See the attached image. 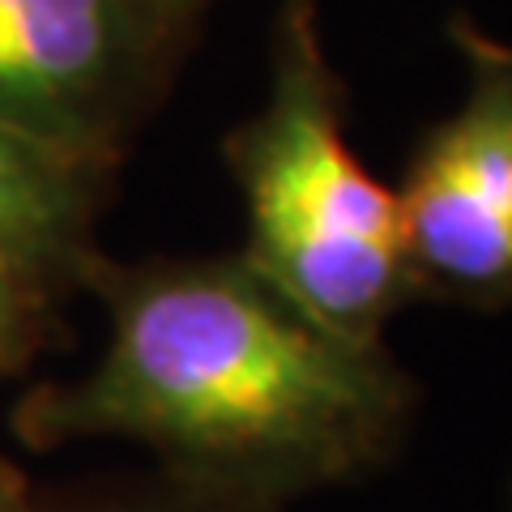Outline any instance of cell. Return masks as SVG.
I'll list each match as a JSON object with an SVG mask.
<instances>
[{"label":"cell","instance_id":"cell-1","mask_svg":"<svg viewBox=\"0 0 512 512\" xmlns=\"http://www.w3.org/2000/svg\"><path fill=\"white\" fill-rule=\"evenodd\" d=\"M406 419L380 342L333 333L235 261L128 278L82 384L47 406L56 436H120L239 491L359 474Z\"/></svg>","mask_w":512,"mask_h":512},{"label":"cell","instance_id":"cell-2","mask_svg":"<svg viewBox=\"0 0 512 512\" xmlns=\"http://www.w3.org/2000/svg\"><path fill=\"white\" fill-rule=\"evenodd\" d=\"M231 167L248 210L244 261L333 333L380 342L423 282L397 188L346 141L342 86L312 0L282 5L269 99L231 137Z\"/></svg>","mask_w":512,"mask_h":512},{"label":"cell","instance_id":"cell-3","mask_svg":"<svg viewBox=\"0 0 512 512\" xmlns=\"http://www.w3.org/2000/svg\"><path fill=\"white\" fill-rule=\"evenodd\" d=\"M470 64L466 99L423 137L397 201L423 286L512 303V47L453 26Z\"/></svg>","mask_w":512,"mask_h":512},{"label":"cell","instance_id":"cell-4","mask_svg":"<svg viewBox=\"0 0 512 512\" xmlns=\"http://www.w3.org/2000/svg\"><path fill=\"white\" fill-rule=\"evenodd\" d=\"M175 22L163 0H0V124L94 163Z\"/></svg>","mask_w":512,"mask_h":512},{"label":"cell","instance_id":"cell-5","mask_svg":"<svg viewBox=\"0 0 512 512\" xmlns=\"http://www.w3.org/2000/svg\"><path fill=\"white\" fill-rule=\"evenodd\" d=\"M86 167L0 124V256L43 274L77 252L90 201Z\"/></svg>","mask_w":512,"mask_h":512},{"label":"cell","instance_id":"cell-6","mask_svg":"<svg viewBox=\"0 0 512 512\" xmlns=\"http://www.w3.org/2000/svg\"><path fill=\"white\" fill-rule=\"evenodd\" d=\"M35 282L39 274L9 256H0V367L18 363L30 346V320H35Z\"/></svg>","mask_w":512,"mask_h":512},{"label":"cell","instance_id":"cell-7","mask_svg":"<svg viewBox=\"0 0 512 512\" xmlns=\"http://www.w3.org/2000/svg\"><path fill=\"white\" fill-rule=\"evenodd\" d=\"M163 5L175 13V18H184V13H188L192 5H201V0H163Z\"/></svg>","mask_w":512,"mask_h":512},{"label":"cell","instance_id":"cell-8","mask_svg":"<svg viewBox=\"0 0 512 512\" xmlns=\"http://www.w3.org/2000/svg\"><path fill=\"white\" fill-rule=\"evenodd\" d=\"M0 512H9V487L0 483Z\"/></svg>","mask_w":512,"mask_h":512}]
</instances>
